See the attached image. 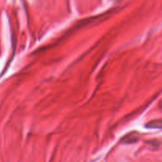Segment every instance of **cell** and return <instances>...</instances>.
I'll use <instances>...</instances> for the list:
<instances>
[{
  "mask_svg": "<svg viewBox=\"0 0 162 162\" xmlns=\"http://www.w3.org/2000/svg\"><path fill=\"white\" fill-rule=\"evenodd\" d=\"M138 138H139V134L134 131L124 136V138H122V142L126 144H131V143L136 142L138 140Z\"/></svg>",
  "mask_w": 162,
  "mask_h": 162,
  "instance_id": "obj_1",
  "label": "cell"
},
{
  "mask_svg": "<svg viewBox=\"0 0 162 162\" xmlns=\"http://www.w3.org/2000/svg\"><path fill=\"white\" fill-rule=\"evenodd\" d=\"M146 128L150 129H162V119H155L145 124Z\"/></svg>",
  "mask_w": 162,
  "mask_h": 162,
  "instance_id": "obj_2",
  "label": "cell"
}]
</instances>
